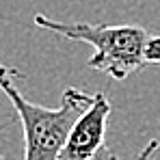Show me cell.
<instances>
[{
    "instance_id": "obj_1",
    "label": "cell",
    "mask_w": 160,
    "mask_h": 160,
    "mask_svg": "<svg viewBox=\"0 0 160 160\" xmlns=\"http://www.w3.org/2000/svg\"><path fill=\"white\" fill-rule=\"evenodd\" d=\"M22 74L15 67L0 63V91L11 100L24 132V160H56L67 143L76 119L93 104L95 93L76 87L63 91L58 108H46L26 100L18 89Z\"/></svg>"
},
{
    "instance_id": "obj_2",
    "label": "cell",
    "mask_w": 160,
    "mask_h": 160,
    "mask_svg": "<svg viewBox=\"0 0 160 160\" xmlns=\"http://www.w3.org/2000/svg\"><path fill=\"white\" fill-rule=\"evenodd\" d=\"M35 24L50 32L63 35L65 39L84 41L95 48L87 61L91 69H98L115 80H126L130 74L143 69L147 63V41L149 32L134 24H89V22H58L43 13L35 15Z\"/></svg>"
},
{
    "instance_id": "obj_3",
    "label": "cell",
    "mask_w": 160,
    "mask_h": 160,
    "mask_svg": "<svg viewBox=\"0 0 160 160\" xmlns=\"http://www.w3.org/2000/svg\"><path fill=\"white\" fill-rule=\"evenodd\" d=\"M112 106L104 93H95L93 104L87 108L72 128L65 147L61 149V160H91L112 158V152L106 149V123Z\"/></svg>"
},
{
    "instance_id": "obj_4",
    "label": "cell",
    "mask_w": 160,
    "mask_h": 160,
    "mask_svg": "<svg viewBox=\"0 0 160 160\" xmlns=\"http://www.w3.org/2000/svg\"><path fill=\"white\" fill-rule=\"evenodd\" d=\"M147 63H160V37L152 35L149 41H147Z\"/></svg>"
}]
</instances>
